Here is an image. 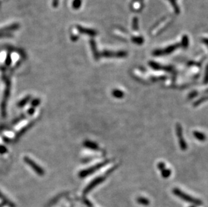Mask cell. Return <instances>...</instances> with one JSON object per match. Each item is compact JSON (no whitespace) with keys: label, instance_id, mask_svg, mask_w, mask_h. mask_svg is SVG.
<instances>
[{"label":"cell","instance_id":"6da1fadb","mask_svg":"<svg viewBox=\"0 0 208 207\" xmlns=\"http://www.w3.org/2000/svg\"><path fill=\"white\" fill-rule=\"evenodd\" d=\"M173 194L175 196H177V197L180 198V199L183 200L185 202H189V203H191L194 204V205H197L200 206L203 204V202L200 200L197 199L195 198L191 197V196L186 194V193L182 192L181 190H179L178 188H174L173 190Z\"/></svg>","mask_w":208,"mask_h":207},{"label":"cell","instance_id":"7a4b0ae2","mask_svg":"<svg viewBox=\"0 0 208 207\" xmlns=\"http://www.w3.org/2000/svg\"><path fill=\"white\" fill-rule=\"evenodd\" d=\"M176 133L178 137V144H179L180 149L183 151H185L187 149V145L186 142H185L184 137H183V128L180 126V124L177 123L176 125Z\"/></svg>","mask_w":208,"mask_h":207},{"label":"cell","instance_id":"3957f363","mask_svg":"<svg viewBox=\"0 0 208 207\" xmlns=\"http://www.w3.org/2000/svg\"><path fill=\"white\" fill-rule=\"evenodd\" d=\"M179 45L180 44H173V45L169 46L164 49H162V50H157L154 52V55L156 56H160L165 55V54H166H166H169L172 53V52H173L176 49H177L178 47L179 46Z\"/></svg>","mask_w":208,"mask_h":207},{"label":"cell","instance_id":"277c9868","mask_svg":"<svg viewBox=\"0 0 208 207\" xmlns=\"http://www.w3.org/2000/svg\"><path fill=\"white\" fill-rule=\"evenodd\" d=\"M102 55L105 57H117L121 58L125 57L127 55V53L124 51L119 52H111V51H104L102 53Z\"/></svg>","mask_w":208,"mask_h":207},{"label":"cell","instance_id":"5b68a950","mask_svg":"<svg viewBox=\"0 0 208 207\" xmlns=\"http://www.w3.org/2000/svg\"><path fill=\"white\" fill-rule=\"evenodd\" d=\"M158 168L162 173V176L164 178H168L171 174V171L169 169L166 168L165 164L163 162H159L158 164Z\"/></svg>","mask_w":208,"mask_h":207},{"label":"cell","instance_id":"8992f818","mask_svg":"<svg viewBox=\"0 0 208 207\" xmlns=\"http://www.w3.org/2000/svg\"><path fill=\"white\" fill-rule=\"evenodd\" d=\"M77 29H78V30L80 33L85 34L89 35L90 37H94V36H96L97 34L96 31L92 30V29L83 28V27L81 26H77Z\"/></svg>","mask_w":208,"mask_h":207},{"label":"cell","instance_id":"52a82bcc","mask_svg":"<svg viewBox=\"0 0 208 207\" xmlns=\"http://www.w3.org/2000/svg\"><path fill=\"white\" fill-rule=\"evenodd\" d=\"M105 180V177H98V178L95 179L88 186L86 190V192H88V191H90V190H91V189L93 188L94 186H96V185H98V184L103 182L104 180Z\"/></svg>","mask_w":208,"mask_h":207},{"label":"cell","instance_id":"ba28073f","mask_svg":"<svg viewBox=\"0 0 208 207\" xmlns=\"http://www.w3.org/2000/svg\"><path fill=\"white\" fill-rule=\"evenodd\" d=\"M108 162H109V161H108V160H107V161H104V162H102V163H100V164H98V165H96V166H94V167H93V168H91V169H90V170H86V172H83V174H84L83 175H88V174H90V173L94 172V171H96V170H98L99 168H102V167H103L104 165H105L106 164H107V163H108Z\"/></svg>","mask_w":208,"mask_h":207},{"label":"cell","instance_id":"9c48e42d","mask_svg":"<svg viewBox=\"0 0 208 207\" xmlns=\"http://www.w3.org/2000/svg\"><path fill=\"white\" fill-rule=\"evenodd\" d=\"M19 27H20V25L18 24H12V25L6 26V27H5V28L1 29V30H0V32H9V31L17 30V29L19 28Z\"/></svg>","mask_w":208,"mask_h":207},{"label":"cell","instance_id":"30bf717a","mask_svg":"<svg viewBox=\"0 0 208 207\" xmlns=\"http://www.w3.org/2000/svg\"><path fill=\"white\" fill-rule=\"evenodd\" d=\"M193 135L197 139H198V140H200L201 141H205V139H206V137H205L204 134L202 133V132H198V131H194Z\"/></svg>","mask_w":208,"mask_h":207},{"label":"cell","instance_id":"8fae6325","mask_svg":"<svg viewBox=\"0 0 208 207\" xmlns=\"http://www.w3.org/2000/svg\"><path fill=\"white\" fill-rule=\"evenodd\" d=\"M90 44H91V47H92V53L94 54V56L95 58H98L100 56H99L98 52L97 51V49H96V43H95V42L94 40H91V42H90Z\"/></svg>","mask_w":208,"mask_h":207},{"label":"cell","instance_id":"7c38bea8","mask_svg":"<svg viewBox=\"0 0 208 207\" xmlns=\"http://www.w3.org/2000/svg\"><path fill=\"white\" fill-rule=\"evenodd\" d=\"M112 96L116 98H122L124 96V92L119 89H115L112 92Z\"/></svg>","mask_w":208,"mask_h":207},{"label":"cell","instance_id":"4fadbf2b","mask_svg":"<svg viewBox=\"0 0 208 207\" xmlns=\"http://www.w3.org/2000/svg\"><path fill=\"white\" fill-rule=\"evenodd\" d=\"M137 203L142 204V205H144V206H147L150 204V201H149V200L146 199V198H143V197H140V198H138V199H137Z\"/></svg>","mask_w":208,"mask_h":207},{"label":"cell","instance_id":"5bb4252c","mask_svg":"<svg viewBox=\"0 0 208 207\" xmlns=\"http://www.w3.org/2000/svg\"><path fill=\"white\" fill-rule=\"evenodd\" d=\"M207 100H208V96H205V97H203V98H202L199 99L198 100H197L196 102H195V103H194L193 106H197L200 105L201 104L203 103V102H205V101H207Z\"/></svg>","mask_w":208,"mask_h":207},{"label":"cell","instance_id":"9a60e30c","mask_svg":"<svg viewBox=\"0 0 208 207\" xmlns=\"http://www.w3.org/2000/svg\"><path fill=\"white\" fill-rule=\"evenodd\" d=\"M81 4H82V1L81 0H74L73 2V8L76 10H78L80 8Z\"/></svg>","mask_w":208,"mask_h":207},{"label":"cell","instance_id":"2e32d148","mask_svg":"<svg viewBox=\"0 0 208 207\" xmlns=\"http://www.w3.org/2000/svg\"><path fill=\"white\" fill-rule=\"evenodd\" d=\"M86 145H87L88 147L92 148V149H98V146L96 144L93 143L88 142V143H86Z\"/></svg>","mask_w":208,"mask_h":207},{"label":"cell","instance_id":"e0dca14e","mask_svg":"<svg viewBox=\"0 0 208 207\" xmlns=\"http://www.w3.org/2000/svg\"><path fill=\"white\" fill-rule=\"evenodd\" d=\"M168 1H171L170 3L172 4V6H173V8L175 9V12H177V13H178V12H179V9H178V6L177 5V4H176L175 1H174V0H168Z\"/></svg>","mask_w":208,"mask_h":207},{"label":"cell","instance_id":"ac0fdd59","mask_svg":"<svg viewBox=\"0 0 208 207\" xmlns=\"http://www.w3.org/2000/svg\"><path fill=\"white\" fill-rule=\"evenodd\" d=\"M203 83L204 84H208V65L206 67V70H205V73L204 76V80H203Z\"/></svg>","mask_w":208,"mask_h":207},{"label":"cell","instance_id":"d6986e66","mask_svg":"<svg viewBox=\"0 0 208 207\" xmlns=\"http://www.w3.org/2000/svg\"><path fill=\"white\" fill-rule=\"evenodd\" d=\"M12 37V36H11L10 34H9L0 32V38H1V37Z\"/></svg>","mask_w":208,"mask_h":207},{"label":"cell","instance_id":"ffe728a7","mask_svg":"<svg viewBox=\"0 0 208 207\" xmlns=\"http://www.w3.org/2000/svg\"><path fill=\"white\" fill-rule=\"evenodd\" d=\"M59 1V0H53V6L54 8H57L58 6Z\"/></svg>","mask_w":208,"mask_h":207},{"label":"cell","instance_id":"44dd1931","mask_svg":"<svg viewBox=\"0 0 208 207\" xmlns=\"http://www.w3.org/2000/svg\"><path fill=\"white\" fill-rule=\"evenodd\" d=\"M197 95V92H193V93L190 94L189 98H193V97H195V96H196Z\"/></svg>","mask_w":208,"mask_h":207},{"label":"cell","instance_id":"7402d4cb","mask_svg":"<svg viewBox=\"0 0 208 207\" xmlns=\"http://www.w3.org/2000/svg\"><path fill=\"white\" fill-rule=\"evenodd\" d=\"M203 41H204L205 43L208 46V39H204V40H203Z\"/></svg>","mask_w":208,"mask_h":207},{"label":"cell","instance_id":"603a6c76","mask_svg":"<svg viewBox=\"0 0 208 207\" xmlns=\"http://www.w3.org/2000/svg\"><path fill=\"white\" fill-rule=\"evenodd\" d=\"M190 207H195V206H190Z\"/></svg>","mask_w":208,"mask_h":207}]
</instances>
